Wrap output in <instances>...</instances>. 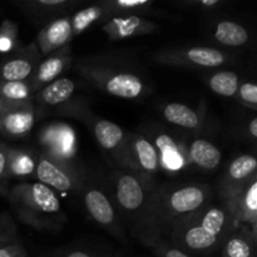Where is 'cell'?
<instances>
[{"label":"cell","mask_w":257,"mask_h":257,"mask_svg":"<svg viewBox=\"0 0 257 257\" xmlns=\"http://www.w3.org/2000/svg\"><path fill=\"white\" fill-rule=\"evenodd\" d=\"M257 236L242 226H235L221 246V257H256Z\"/></svg>","instance_id":"22"},{"label":"cell","mask_w":257,"mask_h":257,"mask_svg":"<svg viewBox=\"0 0 257 257\" xmlns=\"http://www.w3.org/2000/svg\"><path fill=\"white\" fill-rule=\"evenodd\" d=\"M110 18L114 17H138L150 18L157 15V10L153 8V0H103Z\"/></svg>","instance_id":"27"},{"label":"cell","mask_w":257,"mask_h":257,"mask_svg":"<svg viewBox=\"0 0 257 257\" xmlns=\"http://www.w3.org/2000/svg\"><path fill=\"white\" fill-rule=\"evenodd\" d=\"M0 238L18 242L17 223L8 212L0 213Z\"/></svg>","instance_id":"34"},{"label":"cell","mask_w":257,"mask_h":257,"mask_svg":"<svg viewBox=\"0 0 257 257\" xmlns=\"http://www.w3.org/2000/svg\"><path fill=\"white\" fill-rule=\"evenodd\" d=\"M212 195L210 186L200 182L157 186L133 235L146 246L156 241H167L171 231L191 213L211 202Z\"/></svg>","instance_id":"1"},{"label":"cell","mask_w":257,"mask_h":257,"mask_svg":"<svg viewBox=\"0 0 257 257\" xmlns=\"http://www.w3.org/2000/svg\"><path fill=\"white\" fill-rule=\"evenodd\" d=\"M161 112L166 122L191 132H198L205 120L203 112H198L188 105L177 102L165 104Z\"/></svg>","instance_id":"24"},{"label":"cell","mask_w":257,"mask_h":257,"mask_svg":"<svg viewBox=\"0 0 257 257\" xmlns=\"http://www.w3.org/2000/svg\"><path fill=\"white\" fill-rule=\"evenodd\" d=\"M37 167V153L25 148H10L9 178H18L24 182L25 178L34 177Z\"/></svg>","instance_id":"28"},{"label":"cell","mask_w":257,"mask_h":257,"mask_svg":"<svg viewBox=\"0 0 257 257\" xmlns=\"http://www.w3.org/2000/svg\"><path fill=\"white\" fill-rule=\"evenodd\" d=\"M82 3V0H18L14 4L30 22L44 27L52 20L70 15Z\"/></svg>","instance_id":"16"},{"label":"cell","mask_w":257,"mask_h":257,"mask_svg":"<svg viewBox=\"0 0 257 257\" xmlns=\"http://www.w3.org/2000/svg\"><path fill=\"white\" fill-rule=\"evenodd\" d=\"M70 15L58 18L47 23L39 30L35 39V45L42 57L52 54L55 50L70 44L73 40Z\"/></svg>","instance_id":"20"},{"label":"cell","mask_w":257,"mask_h":257,"mask_svg":"<svg viewBox=\"0 0 257 257\" xmlns=\"http://www.w3.org/2000/svg\"><path fill=\"white\" fill-rule=\"evenodd\" d=\"M235 98L243 107L257 110V87L253 82H241Z\"/></svg>","instance_id":"32"},{"label":"cell","mask_w":257,"mask_h":257,"mask_svg":"<svg viewBox=\"0 0 257 257\" xmlns=\"http://www.w3.org/2000/svg\"><path fill=\"white\" fill-rule=\"evenodd\" d=\"M18 29L19 27L13 20H3L0 24V53L7 55L20 47L18 42V33H19Z\"/></svg>","instance_id":"31"},{"label":"cell","mask_w":257,"mask_h":257,"mask_svg":"<svg viewBox=\"0 0 257 257\" xmlns=\"http://www.w3.org/2000/svg\"><path fill=\"white\" fill-rule=\"evenodd\" d=\"M190 167L198 168L203 172H212L220 166L222 155L220 148L205 138H196L188 146Z\"/></svg>","instance_id":"23"},{"label":"cell","mask_w":257,"mask_h":257,"mask_svg":"<svg viewBox=\"0 0 257 257\" xmlns=\"http://www.w3.org/2000/svg\"><path fill=\"white\" fill-rule=\"evenodd\" d=\"M40 59L35 43L19 47L0 59V83L29 80Z\"/></svg>","instance_id":"13"},{"label":"cell","mask_w":257,"mask_h":257,"mask_svg":"<svg viewBox=\"0 0 257 257\" xmlns=\"http://www.w3.org/2000/svg\"><path fill=\"white\" fill-rule=\"evenodd\" d=\"M10 146L0 142V183L8 185L9 178V153Z\"/></svg>","instance_id":"35"},{"label":"cell","mask_w":257,"mask_h":257,"mask_svg":"<svg viewBox=\"0 0 257 257\" xmlns=\"http://www.w3.org/2000/svg\"><path fill=\"white\" fill-rule=\"evenodd\" d=\"M152 62L175 68L190 69H218L230 64L231 54L213 47H170L156 50L151 55Z\"/></svg>","instance_id":"7"},{"label":"cell","mask_w":257,"mask_h":257,"mask_svg":"<svg viewBox=\"0 0 257 257\" xmlns=\"http://www.w3.org/2000/svg\"><path fill=\"white\" fill-rule=\"evenodd\" d=\"M37 119V109L33 102L10 105L0 117V133L13 140L23 138L29 135Z\"/></svg>","instance_id":"19"},{"label":"cell","mask_w":257,"mask_h":257,"mask_svg":"<svg viewBox=\"0 0 257 257\" xmlns=\"http://www.w3.org/2000/svg\"><path fill=\"white\" fill-rule=\"evenodd\" d=\"M88 84L113 97L138 100L152 92L150 75L136 58L125 53H100L73 60Z\"/></svg>","instance_id":"2"},{"label":"cell","mask_w":257,"mask_h":257,"mask_svg":"<svg viewBox=\"0 0 257 257\" xmlns=\"http://www.w3.org/2000/svg\"><path fill=\"white\" fill-rule=\"evenodd\" d=\"M59 257H100L97 252L94 251H90L88 248H73V250L65 251L63 252Z\"/></svg>","instance_id":"38"},{"label":"cell","mask_w":257,"mask_h":257,"mask_svg":"<svg viewBox=\"0 0 257 257\" xmlns=\"http://www.w3.org/2000/svg\"><path fill=\"white\" fill-rule=\"evenodd\" d=\"M0 257H29L20 242L9 243L0 247Z\"/></svg>","instance_id":"37"},{"label":"cell","mask_w":257,"mask_h":257,"mask_svg":"<svg viewBox=\"0 0 257 257\" xmlns=\"http://www.w3.org/2000/svg\"><path fill=\"white\" fill-rule=\"evenodd\" d=\"M181 5L186 8H191L193 10H201V12H210V10L220 8L225 5L223 0H185Z\"/></svg>","instance_id":"36"},{"label":"cell","mask_w":257,"mask_h":257,"mask_svg":"<svg viewBox=\"0 0 257 257\" xmlns=\"http://www.w3.org/2000/svg\"><path fill=\"white\" fill-rule=\"evenodd\" d=\"M255 176H257V160L255 156L241 155L233 158L217 183L221 202H227L248 180Z\"/></svg>","instance_id":"15"},{"label":"cell","mask_w":257,"mask_h":257,"mask_svg":"<svg viewBox=\"0 0 257 257\" xmlns=\"http://www.w3.org/2000/svg\"><path fill=\"white\" fill-rule=\"evenodd\" d=\"M79 195L82 196L83 205L90 218L109 231L114 237L124 240L122 220L110 196L98 185L88 182L83 186Z\"/></svg>","instance_id":"10"},{"label":"cell","mask_w":257,"mask_h":257,"mask_svg":"<svg viewBox=\"0 0 257 257\" xmlns=\"http://www.w3.org/2000/svg\"><path fill=\"white\" fill-rule=\"evenodd\" d=\"M15 241H10V240H3V238H0V247H3V246L5 245H9V243H14ZM19 242V241H18Z\"/></svg>","instance_id":"42"},{"label":"cell","mask_w":257,"mask_h":257,"mask_svg":"<svg viewBox=\"0 0 257 257\" xmlns=\"http://www.w3.org/2000/svg\"><path fill=\"white\" fill-rule=\"evenodd\" d=\"M75 83L69 78H59L35 93L33 103L38 118L47 114L65 115L87 122L92 115L87 103L75 97Z\"/></svg>","instance_id":"6"},{"label":"cell","mask_w":257,"mask_h":257,"mask_svg":"<svg viewBox=\"0 0 257 257\" xmlns=\"http://www.w3.org/2000/svg\"><path fill=\"white\" fill-rule=\"evenodd\" d=\"M206 83L215 94L226 98H235L241 80L237 73L228 69H221L211 73L206 78Z\"/></svg>","instance_id":"29"},{"label":"cell","mask_w":257,"mask_h":257,"mask_svg":"<svg viewBox=\"0 0 257 257\" xmlns=\"http://www.w3.org/2000/svg\"><path fill=\"white\" fill-rule=\"evenodd\" d=\"M34 177L37 182L43 183L50 190L62 193H78L87 182L84 172L78 163H68L55 160L45 153L37 155V167Z\"/></svg>","instance_id":"8"},{"label":"cell","mask_w":257,"mask_h":257,"mask_svg":"<svg viewBox=\"0 0 257 257\" xmlns=\"http://www.w3.org/2000/svg\"><path fill=\"white\" fill-rule=\"evenodd\" d=\"M85 123L89 124L100 148L105 153H108L114 162H117V158L119 156L120 150H122L127 133L117 123L104 119V118L95 117L93 114Z\"/></svg>","instance_id":"21"},{"label":"cell","mask_w":257,"mask_h":257,"mask_svg":"<svg viewBox=\"0 0 257 257\" xmlns=\"http://www.w3.org/2000/svg\"><path fill=\"white\" fill-rule=\"evenodd\" d=\"M115 163L118 168L135 171L150 180H155V176L161 171L155 146L141 132L127 133Z\"/></svg>","instance_id":"9"},{"label":"cell","mask_w":257,"mask_h":257,"mask_svg":"<svg viewBox=\"0 0 257 257\" xmlns=\"http://www.w3.org/2000/svg\"><path fill=\"white\" fill-rule=\"evenodd\" d=\"M213 40L227 48H240L250 42V32L241 23L231 19L216 22L211 29Z\"/></svg>","instance_id":"25"},{"label":"cell","mask_w":257,"mask_h":257,"mask_svg":"<svg viewBox=\"0 0 257 257\" xmlns=\"http://www.w3.org/2000/svg\"><path fill=\"white\" fill-rule=\"evenodd\" d=\"M233 227L235 223L226 206L211 201L181 221L171 231L167 241L188 255H208L221 248Z\"/></svg>","instance_id":"3"},{"label":"cell","mask_w":257,"mask_h":257,"mask_svg":"<svg viewBox=\"0 0 257 257\" xmlns=\"http://www.w3.org/2000/svg\"><path fill=\"white\" fill-rule=\"evenodd\" d=\"M8 192H9L8 185H3V183H0V197H8Z\"/></svg>","instance_id":"40"},{"label":"cell","mask_w":257,"mask_h":257,"mask_svg":"<svg viewBox=\"0 0 257 257\" xmlns=\"http://www.w3.org/2000/svg\"><path fill=\"white\" fill-rule=\"evenodd\" d=\"M34 95L28 80L0 83V98L9 105L33 102Z\"/></svg>","instance_id":"30"},{"label":"cell","mask_w":257,"mask_h":257,"mask_svg":"<svg viewBox=\"0 0 257 257\" xmlns=\"http://www.w3.org/2000/svg\"><path fill=\"white\" fill-rule=\"evenodd\" d=\"M7 198L17 217L40 232H57L67 222L59 197L43 183H17Z\"/></svg>","instance_id":"4"},{"label":"cell","mask_w":257,"mask_h":257,"mask_svg":"<svg viewBox=\"0 0 257 257\" xmlns=\"http://www.w3.org/2000/svg\"><path fill=\"white\" fill-rule=\"evenodd\" d=\"M9 107H10V105L7 104V103H5L4 100H3L2 98H0V117H2V115L4 114L5 112H7L8 108H9Z\"/></svg>","instance_id":"41"},{"label":"cell","mask_w":257,"mask_h":257,"mask_svg":"<svg viewBox=\"0 0 257 257\" xmlns=\"http://www.w3.org/2000/svg\"><path fill=\"white\" fill-rule=\"evenodd\" d=\"M246 135L247 138H250L252 142H255L257 138V118L252 117L248 120L247 125H246Z\"/></svg>","instance_id":"39"},{"label":"cell","mask_w":257,"mask_h":257,"mask_svg":"<svg viewBox=\"0 0 257 257\" xmlns=\"http://www.w3.org/2000/svg\"><path fill=\"white\" fill-rule=\"evenodd\" d=\"M223 205L230 212L235 226L246 227L257 236V176L248 180Z\"/></svg>","instance_id":"14"},{"label":"cell","mask_w":257,"mask_h":257,"mask_svg":"<svg viewBox=\"0 0 257 257\" xmlns=\"http://www.w3.org/2000/svg\"><path fill=\"white\" fill-rule=\"evenodd\" d=\"M147 247H150L158 257H191V255L180 250L166 240L156 241V242L148 245Z\"/></svg>","instance_id":"33"},{"label":"cell","mask_w":257,"mask_h":257,"mask_svg":"<svg viewBox=\"0 0 257 257\" xmlns=\"http://www.w3.org/2000/svg\"><path fill=\"white\" fill-rule=\"evenodd\" d=\"M146 137L157 151L161 170L168 173H178L190 167L188 146L185 141H181L177 136L160 127L150 130V135Z\"/></svg>","instance_id":"12"},{"label":"cell","mask_w":257,"mask_h":257,"mask_svg":"<svg viewBox=\"0 0 257 257\" xmlns=\"http://www.w3.org/2000/svg\"><path fill=\"white\" fill-rule=\"evenodd\" d=\"M42 152L55 160L77 163V135L72 125L64 122H52L38 133Z\"/></svg>","instance_id":"11"},{"label":"cell","mask_w":257,"mask_h":257,"mask_svg":"<svg viewBox=\"0 0 257 257\" xmlns=\"http://www.w3.org/2000/svg\"><path fill=\"white\" fill-rule=\"evenodd\" d=\"M102 30L110 42L132 39L142 35L156 34L160 32V25L151 18L130 15V17H114L103 23Z\"/></svg>","instance_id":"18"},{"label":"cell","mask_w":257,"mask_h":257,"mask_svg":"<svg viewBox=\"0 0 257 257\" xmlns=\"http://www.w3.org/2000/svg\"><path fill=\"white\" fill-rule=\"evenodd\" d=\"M110 19V15L105 8L104 3L99 2L89 7L80 9L70 15V24H72L73 37L83 34L89 28L100 22H107Z\"/></svg>","instance_id":"26"},{"label":"cell","mask_w":257,"mask_h":257,"mask_svg":"<svg viewBox=\"0 0 257 257\" xmlns=\"http://www.w3.org/2000/svg\"><path fill=\"white\" fill-rule=\"evenodd\" d=\"M73 54L70 44L55 50L47 57H42L37 69L28 80L33 92L38 93L45 85L59 79V75L69 69L73 64Z\"/></svg>","instance_id":"17"},{"label":"cell","mask_w":257,"mask_h":257,"mask_svg":"<svg viewBox=\"0 0 257 257\" xmlns=\"http://www.w3.org/2000/svg\"><path fill=\"white\" fill-rule=\"evenodd\" d=\"M112 201L132 233L140 225L157 183L127 168H117L109 176Z\"/></svg>","instance_id":"5"}]
</instances>
